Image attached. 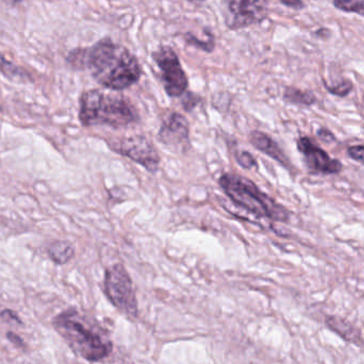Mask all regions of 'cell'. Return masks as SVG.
<instances>
[{"instance_id":"4","label":"cell","mask_w":364,"mask_h":364,"mask_svg":"<svg viewBox=\"0 0 364 364\" xmlns=\"http://www.w3.org/2000/svg\"><path fill=\"white\" fill-rule=\"evenodd\" d=\"M222 190L233 203L259 218L288 223L290 212L260 190L254 181L237 174H223L218 179Z\"/></svg>"},{"instance_id":"24","label":"cell","mask_w":364,"mask_h":364,"mask_svg":"<svg viewBox=\"0 0 364 364\" xmlns=\"http://www.w3.org/2000/svg\"><path fill=\"white\" fill-rule=\"evenodd\" d=\"M0 316H1V318H4V320H10V318H13L14 322H17L18 324H21V318H19L18 316H17L14 311H12V310H4V311L0 314Z\"/></svg>"},{"instance_id":"25","label":"cell","mask_w":364,"mask_h":364,"mask_svg":"<svg viewBox=\"0 0 364 364\" xmlns=\"http://www.w3.org/2000/svg\"><path fill=\"white\" fill-rule=\"evenodd\" d=\"M4 4H9L11 6H17V4H21L23 0H2Z\"/></svg>"},{"instance_id":"6","label":"cell","mask_w":364,"mask_h":364,"mask_svg":"<svg viewBox=\"0 0 364 364\" xmlns=\"http://www.w3.org/2000/svg\"><path fill=\"white\" fill-rule=\"evenodd\" d=\"M151 57L159 66L166 94L170 97H181L188 90V79L174 49L166 45L161 46Z\"/></svg>"},{"instance_id":"18","label":"cell","mask_w":364,"mask_h":364,"mask_svg":"<svg viewBox=\"0 0 364 364\" xmlns=\"http://www.w3.org/2000/svg\"><path fill=\"white\" fill-rule=\"evenodd\" d=\"M325 87H326L327 91L333 94V95L339 96V97H346V96H348V94L352 92L354 85H353L352 81L346 79V80L341 81L339 85H331V87H329L328 85L325 83Z\"/></svg>"},{"instance_id":"5","label":"cell","mask_w":364,"mask_h":364,"mask_svg":"<svg viewBox=\"0 0 364 364\" xmlns=\"http://www.w3.org/2000/svg\"><path fill=\"white\" fill-rule=\"evenodd\" d=\"M105 294L119 311L129 318H136L139 314L138 299L132 277L121 263L106 269L104 280Z\"/></svg>"},{"instance_id":"23","label":"cell","mask_w":364,"mask_h":364,"mask_svg":"<svg viewBox=\"0 0 364 364\" xmlns=\"http://www.w3.org/2000/svg\"><path fill=\"white\" fill-rule=\"evenodd\" d=\"M284 6L288 8L294 9V10H301L305 8V4L303 0H279Z\"/></svg>"},{"instance_id":"26","label":"cell","mask_w":364,"mask_h":364,"mask_svg":"<svg viewBox=\"0 0 364 364\" xmlns=\"http://www.w3.org/2000/svg\"><path fill=\"white\" fill-rule=\"evenodd\" d=\"M188 1L193 2V4H199V1H203V0H188Z\"/></svg>"},{"instance_id":"16","label":"cell","mask_w":364,"mask_h":364,"mask_svg":"<svg viewBox=\"0 0 364 364\" xmlns=\"http://www.w3.org/2000/svg\"><path fill=\"white\" fill-rule=\"evenodd\" d=\"M183 38L186 44L191 45V46L195 47V48L200 49V50L205 51V53H212L214 48H215V40H214L213 34H212L210 30L209 32H208V38L205 41L198 40L196 36H193L190 32L184 34Z\"/></svg>"},{"instance_id":"8","label":"cell","mask_w":364,"mask_h":364,"mask_svg":"<svg viewBox=\"0 0 364 364\" xmlns=\"http://www.w3.org/2000/svg\"><path fill=\"white\" fill-rule=\"evenodd\" d=\"M269 15L267 0H230L226 23L229 29L241 30L259 25Z\"/></svg>"},{"instance_id":"9","label":"cell","mask_w":364,"mask_h":364,"mask_svg":"<svg viewBox=\"0 0 364 364\" xmlns=\"http://www.w3.org/2000/svg\"><path fill=\"white\" fill-rule=\"evenodd\" d=\"M296 145L312 175L339 174L343 170L341 161L329 157L324 149L314 144L308 136H301L297 140Z\"/></svg>"},{"instance_id":"12","label":"cell","mask_w":364,"mask_h":364,"mask_svg":"<svg viewBox=\"0 0 364 364\" xmlns=\"http://www.w3.org/2000/svg\"><path fill=\"white\" fill-rule=\"evenodd\" d=\"M326 324L333 333L339 335L346 341L355 344V346H363V338L360 331L344 318L331 316L327 318Z\"/></svg>"},{"instance_id":"22","label":"cell","mask_w":364,"mask_h":364,"mask_svg":"<svg viewBox=\"0 0 364 364\" xmlns=\"http://www.w3.org/2000/svg\"><path fill=\"white\" fill-rule=\"evenodd\" d=\"M318 136L321 140L326 143H331L336 141V136H333V132H329L326 128H321V129H318Z\"/></svg>"},{"instance_id":"3","label":"cell","mask_w":364,"mask_h":364,"mask_svg":"<svg viewBox=\"0 0 364 364\" xmlns=\"http://www.w3.org/2000/svg\"><path fill=\"white\" fill-rule=\"evenodd\" d=\"M79 102V121L85 127L106 125L121 129L139 121L136 108L123 95L89 90L81 94Z\"/></svg>"},{"instance_id":"14","label":"cell","mask_w":364,"mask_h":364,"mask_svg":"<svg viewBox=\"0 0 364 364\" xmlns=\"http://www.w3.org/2000/svg\"><path fill=\"white\" fill-rule=\"evenodd\" d=\"M0 73L4 77L10 79L11 81H15V82L25 83L32 81L31 75L27 70L15 65L12 62L8 61L1 53H0Z\"/></svg>"},{"instance_id":"13","label":"cell","mask_w":364,"mask_h":364,"mask_svg":"<svg viewBox=\"0 0 364 364\" xmlns=\"http://www.w3.org/2000/svg\"><path fill=\"white\" fill-rule=\"evenodd\" d=\"M47 254L55 264L63 265L74 258L75 248L70 242L55 241L48 246Z\"/></svg>"},{"instance_id":"1","label":"cell","mask_w":364,"mask_h":364,"mask_svg":"<svg viewBox=\"0 0 364 364\" xmlns=\"http://www.w3.org/2000/svg\"><path fill=\"white\" fill-rule=\"evenodd\" d=\"M66 59L76 70L87 68L96 82L111 91H124L142 76L138 58L110 38H102L90 48L74 49Z\"/></svg>"},{"instance_id":"2","label":"cell","mask_w":364,"mask_h":364,"mask_svg":"<svg viewBox=\"0 0 364 364\" xmlns=\"http://www.w3.org/2000/svg\"><path fill=\"white\" fill-rule=\"evenodd\" d=\"M53 325L68 346L90 363L104 360L112 353L113 344L106 331L75 308L58 314Z\"/></svg>"},{"instance_id":"15","label":"cell","mask_w":364,"mask_h":364,"mask_svg":"<svg viewBox=\"0 0 364 364\" xmlns=\"http://www.w3.org/2000/svg\"><path fill=\"white\" fill-rule=\"evenodd\" d=\"M284 100L289 104L296 105V106L309 107L316 102V95L312 92L294 87H286Z\"/></svg>"},{"instance_id":"20","label":"cell","mask_w":364,"mask_h":364,"mask_svg":"<svg viewBox=\"0 0 364 364\" xmlns=\"http://www.w3.org/2000/svg\"><path fill=\"white\" fill-rule=\"evenodd\" d=\"M235 156L237 164H239L242 168H245V170H250V168H256V159H255V158L252 157V154L248 153V151H241V153L235 154Z\"/></svg>"},{"instance_id":"7","label":"cell","mask_w":364,"mask_h":364,"mask_svg":"<svg viewBox=\"0 0 364 364\" xmlns=\"http://www.w3.org/2000/svg\"><path fill=\"white\" fill-rule=\"evenodd\" d=\"M111 149L119 155L129 158L136 164L151 173L159 170V153L153 143L143 136H132L129 138L119 139L110 144Z\"/></svg>"},{"instance_id":"11","label":"cell","mask_w":364,"mask_h":364,"mask_svg":"<svg viewBox=\"0 0 364 364\" xmlns=\"http://www.w3.org/2000/svg\"><path fill=\"white\" fill-rule=\"evenodd\" d=\"M250 142L257 151H261L264 155L269 156L272 159L282 164L284 168H289L291 166L290 160L287 157L284 151L280 149L275 140L271 138L269 134L264 132L254 130L250 132Z\"/></svg>"},{"instance_id":"19","label":"cell","mask_w":364,"mask_h":364,"mask_svg":"<svg viewBox=\"0 0 364 364\" xmlns=\"http://www.w3.org/2000/svg\"><path fill=\"white\" fill-rule=\"evenodd\" d=\"M182 97V107L186 112H191L196 108L197 105L200 102V96L196 95V94L192 93V92H186Z\"/></svg>"},{"instance_id":"21","label":"cell","mask_w":364,"mask_h":364,"mask_svg":"<svg viewBox=\"0 0 364 364\" xmlns=\"http://www.w3.org/2000/svg\"><path fill=\"white\" fill-rule=\"evenodd\" d=\"M348 154L350 159L364 166V145H355V146L348 147Z\"/></svg>"},{"instance_id":"17","label":"cell","mask_w":364,"mask_h":364,"mask_svg":"<svg viewBox=\"0 0 364 364\" xmlns=\"http://www.w3.org/2000/svg\"><path fill=\"white\" fill-rule=\"evenodd\" d=\"M338 10L348 13H356L364 17V0H333Z\"/></svg>"},{"instance_id":"10","label":"cell","mask_w":364,"mask_h":364,"mask_svg":"<svg viewBox=\"0 0 364 364\" xmlns=\"http://www.w3.org/2000/svg\"><path fill=\"white\" fill-rule=\"evenodd\" d=\"M190 138V124L184 115L178 112L172 113L162 123L157 134L158 141L168 147L183 146L188 144Z\"/></svg>"}]
</instances>
